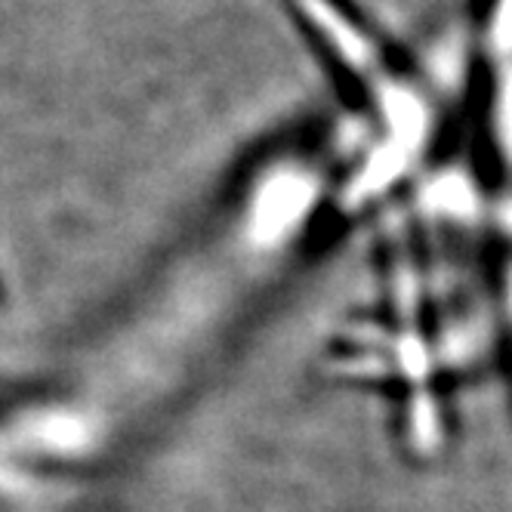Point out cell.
<instances>
[{
	"label": "cell",
	"mask_w": 512,
	"mask_h": 512,
	"mask_svg": "<svg viewBox=\"0 0 512 512\" xmlns=\"http://www.w3.org/2000/svg\"><path fill=\"white\" fill-rule=\"evenodd\" d=\"M491 13H494V22H491L494 47L503 53H512V0H491Z\"/></svg>",
	"instance_id": "1"
}]
</instances>
